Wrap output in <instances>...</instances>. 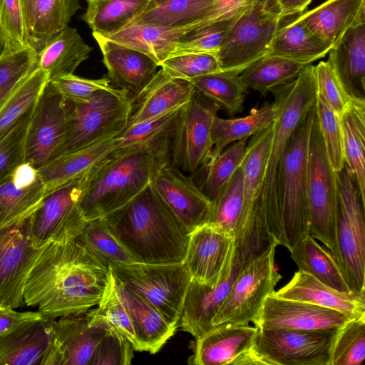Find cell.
I'll list each match as a JSON object with an SVG mask.
<instances>
[{"label": "cell", "mask_w": 365, "mask_h": 365, "mask_svg": "<svg viewBox=\"0 0 365 365\" xmlns=\"http://www.w3.org/2000/svg\"><path fill=\"white\" fill-rule=\"evenodd\" d=\"M338 329L257 327L252 349L261 365H329Z\"/></svg>", "instance_id": "13"}, {"label": "cell", "mask_w": 365, "mask_h": 365, "mask_svg": "<svg viewBox=\"0 0 365 365\" xmlns=\"http://www.w3.org/2000/svg\"><path fill=\"white\" fill-rule=\"evenodd\" d=\"M116 284L129 312L139 343V351L155 354L175 334L177 327L171 324L140 295L118 282Z\"/></svg>", "instance_id": "31"}, {"label": "cell", "mask_w": 365, "mask_h": 365, "mask_svg": "<svg viewBox=\"0 0 365 365\" xmlns=\"http://www.w3.org/2000/svg\"><path fill=\"white\" fill-rule=\"evenodd\" d=\"M118 135L102 139L81 149L57 157L37 170L46 195L78 178L108 157L118 148Z\"/></svg>", "instance_id": "28"}, {"label": "cell", "mask_w": 365, "mask_h": 365, "mask_svg": "<svg viewBox=\"0 0 365 365\" xmlns=\"http://www.w3.org/2000/svg\"><path fill=\"white\" fill-rule=\"evenodd\" d=\"M48 79L37 66L0 109V140L35 105Z\"/></svg>", "instance_id": "47"}, {"label": "cell", "mask_w": 365, "mask_h": 365, "mask_svg": "<svg viewBox=\"0 0 365 365\" xmlns=\"http://www.w3.org/2000/svg\"><path fill=\"white\" fill-rule=\"evenodd\" d=\"M51 336L41 365H91L107 330L83 313L49 319Z\"/></svg>", "instance_id": "18"}, {"label": "cell", "mask_w": 365, "mask_h": 365, "mask_svg": "<svg viewBox=\"0 0 365 365\" xmlns=\"http://www.w3.org/2000/svg\"><path fill=\"white\" fill-rule=\"evenodd\" d=\"M30 226L31 216L0 227V307L25 305L27 278L43 248L34 246Z\"/></svg>", "instance_id": "15"}, {"label": "cell", "mask_w": 365, "mask_h": 365, "mask_svg": "<svg viewBox=\"0 0 365 365\" xmlns=\"http://www.w3.org/2000/svg\"><path fill=\"white\" fill-rule=\"evenodd\" d=\"M328 53L327 62L346 94L365 101V21L351 26Z\"/></svg>", "instance_id": "25"}, {"label": "cell", "mask_w": 365, "mask_h": 365, "mask_svg": "<svg viewBox=\"0 0 365 365\" xmlns=\"http://www.w3.org/2000/svg\"><path fill=\"white\" fill-rule=\"evenodd\" d=\"M277 113L267 156L259 193V207L267 230L278 245H283L280 170L287 145L304 115L315 104L317 87L314 66L307 64L290 83L271 91Z\"/></svg>", "instance_id": "4"}, {"label": "cell", "mask_w": 365, "mask_h": 365, "mask_svg": "<svg viewBox=\"0 0 365 365\" xmlns=\"http://www.w3.org/2000/svg\"><path fill=\"white\" fill-rule=\"evenodd\" d=\"M232 270L212 287L191 279L185 297L180 327L195 338L212 328V320L222 304L242 267L255 256L237 253Z\"/></svg>", "instance_id": "23"}, {"label": "cell", "mask_w": 365, "mask_h": 365, "mask_svg": "<svg viewBox=\"0 0 365 365\" xmlns=\"http://www.w3.org/2000/svg\"><path fill=\"white\" fill-rule=\"evenodd\" d=\"M353 318L339 311L269 294L253 324L262 329H338Z\"/></svg>", "instance_id": "22"}, {"label": "cell", "mask_w": 365, "mask_h": 365, "mask_svg": "<svg viewBox=\"0 0 365 365\" xmlns=\"http://www.w3.org/2000/svg\"><path fill=\"white\" fill-rule=\"evenodd\" d=\"M181 108H174L125 128L118 135L117 149L135 146L165 137L172 138Z\"/></svg>", "instance_id": "52"}, {"label": "cell", "mask_w": 365, "mask_h": 365, "mask_svg": "<svg viewBox=\"0 0 365 365\" xmlns=\"http://www.w3.org/2000/svg\"><path fill=\"white\" fill-rule=\"evenodd\" d=\"M220 108L196 90L180 110L171 139L172 163L193 174L212 149L211 129Z\"/></svg>", "instance_id": "14"}, {"label": "cell", "mask_w": 365, "mask_h": 365, "mask_svg": "<svg viewBox=\"0 0 365 365\" xmlns=\"http://www.w3.org/2000/svg\"><path fill=\"white\" fill-rule=\"evenodd\" d=\"M63 101L66 135L53 159L119 135L126 128L131 115L130 97L125 89L101 90L84 102Z\"/></svg>", "instance_id": "5"}, {"label": "cell", "mask_w": 365, "mask_h": 365, "mask_svg": "<svg viewBox=\"0 0 365 365\" xmlns=\"http://www.w3.org/2000/svg\"><path fill=\"white\" fill-rule=\"evenodd\" d=\"M242 139L228 145L217 156L208 159L193 174L200 190L214 202L222 189L241 165L247 146Z\"/></svg>", "instance_id": "43"}, {"label": "cell", "mask_w": 365, "mask_h": 365, "mask_svg": "<svg viewBox=\"0 0 365 365\" xmlns=\"http://www.w3.org/2000/svg\"><path fill=\"white\" fill-rule=\"evenodd\" d=\"M94 167L46 195L31 215L30 232L34 247L41 248L51 242L73 241L81 235L88 222L79 202Z\"/></svg>", "instance_id": "12"}, {"label": "cell", "mask_w": 365, "mask_h": 365, "mask_svg": "<svg viewBox=\"0 0 365 365\" xmlns=\"http://www.w3.org/2000/svg\"><path fill=\"white\" fill-rule=\"evenodd\" d=\"M0 34L11 52L30 46L22 0H0Z\"/></svg>", "instance_id": "56"}, {"label": "cell", "mask_w": 365, "mask_h": 365, "mask_svg": "<svg viewBox=\"0 0 365 365\" xmlns=\"http://www.w3.org/2000/svg\"><path fill=\"white\" fill-rule=\"evenodd\" d=\"M46 195L40 176L35 182L26 183L11 174L0 183V227L30 217Z\"/></svg>", "instance_id": "39"}, {"label": "cell", "mask_w": 365, "mask_h": 365, "mask_svg": "<svg viewBox=\"0 0 365 365\" xmlns=\"http://www.w3.org/2000/svg\"><path fill=\"white\" fill-rule=\"evenodd\" d=\"M50 336L49 319L44 317L1 335L0 365H41Z\"/></svg>", "instance_id": "30"}, {"label": "cell", "mask_w": 365, "mask_h": 365, "mask_svg": "<svg viewBox=\"0 0 365 365\" xmlns=\"http://www.w3.org/2000/svg\"><path fill=\"white\" fill-rule=\"evenodd\" d=\"M195 91L189 81L172 78L160 68L140 93L130 97L132 110L126 128L182 106Z\"/></svg>", "instance_id": "26"}, {"label": "cell", "mask_w": 365, "mask_h": 365, "mask_svg": "<svg viewBox=\"0 0 365 365\" xmlns=\"http://www.w3.org/2000/svg\"><path fill=\"white\" fill-rule=\"evenodd\" d=\"M298 19L332 47L351 26L365 21V0H328Z\"/></svg>", "instance_id": "29"}, {"label": "cell", "mask_w": 365, "mask_h": 365, "mask_svg": "<svg viewBox=\"0 0 365 365\" xmlns=\"http://www.w3.org/2000/svg\"><path fill=\"white\" fill-rule=\"evenodd\" d=\"M216 0H150L130 23L179 28L192 26L212 11ZM190 29V30H191Z\"/></svg>", "instance_id": "34"}, {"label": "cell", "mask_w": 365, "mask_h": 365, "mask_svg": "<svg viewBox=\"0 0 365 365\" xmlns=\"http://www.w3.org/2000/svg\"><path fill=\"white\" fill-rule=\"evenodd\" d=\"M331 48L297 17L283 26H279L268 54L309 64L324 57Z\"/></svg>", "instance_id": "35"}, {"label": "cell", "mask_w": 365, "mask_h": 365, "mask_svg": "<svg viewBox=\"0 0 365 365\" xmlns=\"http://www.w3.org/2000/svg\"><path fill=\"white\" fill-rule=\"evenodd\" d=\"M243 201V165L232 175L213 202L208 224L235 236L238 228Z\"/></svg>", "instance_id": "48"}, {"label": "cell", "mask_w": 365, "mask_h": 365, "mask_svg": "<svg viewBox=\"0 0 365 365\" xmlns=\"http://www.w3.org/2000/svg\"><path fill=\"white\" fill-rule=\"evenodd\" d=\"M237 17L238 16L213 22L188 31L178 39L171 56L188 53L216 55L227 33Z\"/></svg>", "instance_id": "53"}, {"label": "cell", "mask_w": 365, "mask_h": 365, "mask_svg": "<svg viewBox=\"0 0 365 365\" xmlns=\"http://www.w3.org/2000/svg\"><path fill=\"white\" fill-rule=\"evenodd\" d=\"M86 1H91V0H86Z\"/></svg>", "instance_id": "64"}, {"label": "cell", "mask_w": 365, "mask_h": 365, "mask_svg": "<svg viewBox=\"0 0 365 365\" xmlns=\"http://www.w3.org/2000/svg\"><path fill=\"white\" fill-rule=\"evenodd\" d=\"M134 350L128 339L113 330L107 329L94 353L91 365L130 364Z\"/></svg>", "instance_id": "58"}, {"label": "cell", "mask_w": 365, "mask_h": 365, "mask_svg": "<svg viewBox=\"0 0 365 365\" xmlns=\"http://www.w3.org/2000/svg\"><path fill=\"white\" fill-rule=\"evenodd\" d=\"M48 82L64 99L78 102L86 101L98 91L111 88L108 77L88 79L73 73L53 78Z\"/></svg>", "instance_id": "57"}, {"label": "cell", "mask_w": 365, "mask_h": 365, "mask_svg": "<svg viewBox=\"0 0 365 365\" xmlns=\"http://www.w3.org/2000/svg\"><path fill=\"white\" fill-rule=\"evenodd\" d=\"M314 71L318 91L325 98L331 108L341 116L352 99L346 94L327 61H321L314 66Z\"/></svg>", "instance_id": "59"}, {"label": "cell", "mask_w": 365, "mask_h": 365, "mask_svg": "<svg viewBox=\"0 0 365 365\" xmlns=\"http://www.w3.org/2000/svg\"><path fill=\"white\" fill-rule=\"evenodd\" d=\"M365 359V313L351 318L336 331L329 365H361Z\"/></svg>", "instance_id": "49"}, {"label": "cell", "mask_w": 365, "mask_h": 365, "mask_svg": "<svg viewBox=\"0 0 365 365\" xmlns=\"http://www.w3.org/2000/svg\"><path fill=\"white\" fill-rule=\"evenodd\" d=\"M289 252L299 270L336 290L352 292L330 252L319 245L309 234Z\"/></svg>", "instance_id": "40"}, {"label": "cell", "mask_w": 365, "mask_h": 365, "mask_svg": "<svg viewBox=\"0 0 365 365\" xmlns=\"http://www.w3.org/2000/svg\"><path fill=\"white\" fill-rule=\"evenodd\" d=\"M276 296L334 309L355 317L365 313V296L336 290L299 269Z\"/></svg>", "instance_id": "27"}, {"label": "cell", "mask_w": 365, "mask_h": 365, "mask_svg": "<svg viewBox=\"0 0 365 365\" xmlns=\"http://www.w3.org/2000/svg\"><path fill=\"white\" fill-rule=\"evenodd\" d=\"M312 0H277L282 19L302 13Z\"/></svg>", "instance_id": "61"}, {"label": "cell", "mask_w": 365, "mask_h": 365, "mask_svg": "<svg viewBox=\"0 0 365 365\" xmlns=\"http://www.w3.org/2000/svg\"><path fill=\"white\" fill-rule=\"evenodd\" d=\"M234 237L206 223L190 232L185 258L191 279L215 287L232 269Z\"/></svg>", "instance_id": "19"}, {"label": "cell", "mask_w": 365, "mask_h": 365, "mask_svg": "<svg viewBox=\"0 0 365 365\" xmlns=\"http://www.w3.org/2000/svg\"><path fill=\"white\" fill-rule=\"evenodd\" d=\"M315 110L328 158L334 170L338 173L345 164L341 116L331 108L318 90Z\"/></svg>", "instance_id": "51"}, {"label": "cell", "mask_w": 365, "mask_h": 365, "mask_svg": "<svg viewBox=\"0 0 365 365\" xmlns=\"http://www.w3.org/2000/svg\"><path fill=\"white\" fill-rule=\"evenodd\" d=\"M103 218L136 262H184L190 230L150 185L125 207Z\"/></svg>", "instance_id": "3"}, {"label": "cell", "mask_w": 365, "mask_h": 365, "mask_svg": "<svg viewBox=\"0 0 365 365\" xmlns=\"http://www.w3.org/2000/svg\"><path fill=\"white\" fill-rule=\"evenodd\" d=\"M337 264L351 292L365 296V201L346 163L337 173Z\"/></svg>", "instance_id": "9"}, {"label": "cell", "mask_w": 365, "mask_h": 365, "mask_svg": "<svg viewBox=\"0 0 365 365\" xmlns=\"http://www.w3.org/2000/svg\"><path fill=\"white\" fill-rule=\"evenodd\" d=\"M282 19L277 0H254L232 24L216 54L222 70L238 75L267 56Z\"/></svg>", "instance_id": "8"}, {"label": "cell", "mask_w": 365, "mask_h": 365, "mask_svg": "<svg viewBox=\"0 0 365 365\" xmlns=\"http://www.w3.org/2000/svg\"><path fill=\"white\" fill-rule=\"evenodd\" d=\"M255 326L225 324L195 338L190 364L196 365H261L252 344Z\"/></svg>", "instance_id": "21"}, {"label": "cell", "mask_w": 365, "mask_h": 365, "mask_svg": "<svg viewBox=\"0 0 365 365\" xmlns=\"http://www.w3.org/2000/svg\"><path fill=\"white\" fill-rule=\"evenodd\" d=\"M150 0H91L82 16L92 29L103 36L116 33L140 15Z\"/></svg>", "instance_id": "42"}, {"label": "cell", "mask_w": 365, "mask_h": 365, "mask_svg": "<svg viewBox=\"0 0 365 365\" xmlns=\"http://www.w3.org/2000/svg\"><path fill=\"white\" fill-rule=\"evenodd\" d=\"M277 244L248 260L239 272L222 304L212 320V327L247 325L257 319L264 299L282 279L274 264Z\"/></svg>", "instance_id": "11"}, {"label": "cell", "mask_w": 365, "mask_h": 365, "mask_svg": "<svg viewBox=\"0 0 365 365\" xmlns=\"http://www.w3.org/2000/svg\"><path fill=\"white\" fill-rule=\"evenodd\" d=\"M190 30V26L171 28L130 23L119 31L104 37L145 53L160 66L173 54L178 39Z\"/></svg>", "instance_id": "32"}, {"label": "cell", "mask_w": 365, "mask_h": 365, "mask_svg": "<svg viewBox=\"0 0 365 365\" xmlns=\"http://www.w3.org/2000/svg\"><path fill=\"white\" fill-rule=\"evenodd\" d=\"M344 162L365 201V101L352 100L341 115Z\"/></svg>", "instance_id": "38"}, {"label": "cell", "mask_w": 365, "mask_h": 365, "mask_svg": "<svg viewBox=\"0 0 365 365\" xmlns=\"http://www.w3.org/2000/svg\"><path fill=\"white\" fill-rule=\"evenodd\" d=\"M91 50L75 28L67 26L38 52V66L46 73L48 81L73 74Z\"/></svg>", "instance_id": "33"}, {"label": "cell", "mask_w": 365, "mask_h": 365, "mask_svg": "<svg viewBox=\"0 0 365 365\" xmlns=\"http://www.w3.org/2000/svg\"><path fill=\"white\" fill-rule=\"evenodd\" d=\"M307 65L268 54L241 71L238 74V79L247 90L250 88L264 95L294 81Z\"/></svg>", "instance_id": "41"}, {"label": "cell", "mask_w": 365, "mask_h": 365, "mask_svg": "<svg viewBox=\"0 0 365 365\" xmlns=\"http://www.w3.org/2000/svg\"><path fill=\"white\" fill-rule=\"evenodd\" d=\"M66 130L63 98L48 81L35 103L29 122L26 163L38 170L53 160L64 140Z\"/></svg>", "instance_id": "17"}, {"label": "cell", "mask_w": 365, "mask_h": 365, "mask_svg": "<svg viewBox=\"0 0 365 365\" xmlns=\"http://www.w3.org/2000/svg\"><path fill=\"white\" fill-rule=\"evenodd\" d=\"M96 309H90V322L106 330H113L128 339L135 351L139 343L132 320L119 292L114 277L110 270L108 284Z\"/></svg>", "instance_id": "44"}, {"label": "cell", "mask_w": 365, "mask_h": 365, "mask_svg": "<svg viewBox=\"0 0 365 365\" xmlns=\"http://www.w3.org/2000/svg\"><path fill=\"white\" fill-rule=\"evenodd\" d=\"M75 240L107 267L136 262L103 217L89 221Z\"/></svg>", "instance_id": "46"}, {"label": "cell", "mask_w": 365, "mask_h": 365, "mask_svg": "<svg viewBox=\"0 0 365 365\" xmlns=\"http://www.w3.org/2000/svg\"><path fill=\"white\" fill-rule=\"evenodd\" d=\"M11 52L6 41L4 38V36L0 34V58L2 57L6 53Z\"/></svg>", "instance_id": "63"}, {"label": "cell", "mask_w": 365, "mask_h": 365, "mask_svg": "<svg viewBox=\"0 0 365 365\" xmlns=\"http://www.w3.org/2000/svg\"><path fill=\"white\" fill-rule=\"evenodd\" d=\"M34 106L0 140V183L26 163V138Z\"/></svg>", "instance_id": "54"}, {"label": "cell", "mask_w": 365, "mask_h": 365, "mask_svg": "<svg viewBox=\"0 0 365 365\" xmlns=\"http://www.w3.org/2000/svg\"><path fill=\"white\" fill-rule=\"evenodd\" d=\"M37 66L38 51L31 46L0 58V109Z\"/></svg>", "instance_id": "50"}, {"label": "cell", "mask_w": 365, "mask_h": 365, "mask_svg": "<svg viewBox=\"0 0 365 365\" xmlns=\"http://www.w3.org/2000/svg\"><path fill=\"white\" fill-rule=\"evenodd\" d=\"M160 66L169 76L187 81L222 71L216 55L205 53L171 56Z\"/></svg>", "instance_id": "55"}, {"label": "cell", "mask_w": 365, "mask_h": 365, "mask_svg": "<svg viewBox=\"0 0 365 365\" xmlns=\"http://www.w3.org/2000/svg\"><path fill=\"white\" fill-rule=\"evenodd\" d=\"M189 81L197 92L230 115H235L243 110L247 90L240 83L237 74L221 71L196 77Z\"/></svg>", "instance_id": "45"}, {"label": "cell", "mask_w": 365, "mask_h": 365, "mask_svg": "<svg viewBox=\"0 0 365 365\" xmlns=\"http://www.w3.org/2000/svg\"><path fill=\"white\" fill-rule=\"evenodd\" d=\"M272 123L252 135L246 146L242 161V210L238 228L234 236L236 242L272 238L259 207L262 180L272 138Z\"/></svg>", "instance_id": "16"}, {"label": "cell", "mask_w": 365, "mask_h": 365, "mask_svg": "<svg viewBox=\"0 0 365 365\" xmlns=\"http://www.w3.org/2000/svg\"><path fill=\"white\" fill-rule=\"evenodd\" d=\"M110 276L76 240L43 247L25 285L24 302L48 319L83 313L101 300Z\"/></svg>", "instance_id": "1"}, {"label": "cell", "mask_w": 365, "mask_h": 365, "mask_svg": "<svg viewBox=\"0 0 365 365\" xmlns=\"http://www.w3.org/2000/svg\"><path fill=\"white\" fill-rule=\"evenodd\" d=\"M171 137L115 149L92 170L79 205L86 220L104 217L128 205L171 160Z\"/></svg>", "instance_id": "2"}, {"label": "cell", "mask_w": 365, "mask_h": 365, "mask_svg": "<svg viewBox=\"0 0 365 365\" xmlns=\"http://www.w3.org/2000/svg\"><path fill=\"white\" fill-rule=\"evenodd\" d=\"M108 70V78L117 87L140 93L157 72L158 63L145 53L93 32Z\"/></svg>", "instance_id": "24"}, {"label": "cell", "mask_w": 365, "mask_h": 365, "mask_svg": "<svg viewBox=\"0 0 365 365\" xmlns=\"http://www.w3.org/2000/svg\"><path fill=\"white\" fill-rule=\"evenodd\" d=\"M116 282L140 295L178 327L191 276L184 262H132L108 267Z\"/></svg>", "instance_id": "10"}, {"label": "cell", "mask_w": 365, "mask_h": 365, "mask_svg": "<svg viewBox=\"0 0 365 365\" xmlns=\"http://www.w3.org/2000/svg\"><path fill=\"white\" fill-rule=\"evenodd\" d=\"M315 115L314 104L290 137L281 164L282 246L289 251L309 234L307 171L309 135Z\"/></svg>", "instance_id": "6"}, {"label": "cell", "mask_w": 365, "mask_h": 365, "mask_svg": "<svg viewBox=\"0 0 365 365\" xmlns=\"http://www.w3.org/2000/svg\"><path fill=\"white\" fill-rule=\"evenodd\" d=\"M43 317L39 312H19L10 307H0V336L13 331L24 323Z\"/></svg>", "instance_id": "60"}, {"label": "cell", "mask_w": 365, "mask_h": 365, "mask_svg": "<svg viewBox=\"0 0 365 365\" xmlns=\"http://www.w3.org/2000/svg\"><path fill=\"white\" fill-rule=\"evenodd\" d=\"M307 199L309 233L327 247L337 263V173L330 164L316 115L309 141Z\"/></svg>", "instance_id": "7"}, {"label": "cell", "mask_w": 365, "mask_h": 365, "mask_svg": "<svg viewBox=\"0 0 365 365\" xmlns=\"http://www.w3.org/2000/svg\"><path fill=\"white\" fill-rule=\"evenodd\" d=\"M150 186L190 232L209 222L213 202L171 162L155 172Z\"/></svg>", "instance_id": "20"}, {"label": "cell", "mask_w": 365, "mask_h": 365, "mask_svg": "<svg viewBox=\"0 0 365 365\" xmlns=\"http://www.w3.org/2000/svg\"><path fill=\"white\" fill-rule=\"evenodd\" d=\"M277 113V107L274 101L265 103L259 108H252L245 117L224 119L217 115L211 129L212 149L208 159L217 156L232 143L247 139L269 126L275 120Z\"/></svg>", "instance_id": "37"}, {"label": "cell", "mask_w": 365, "mask_h": 365, "mask_svg": "<svg viewBox=\"0 0 365 365\" xmlns=\"http://www.w3.org/2000/svg\"><path fill=\"white\" fill-rule=\"evenodd\" d=\"M35 1L36 0H22L27 26L32 13Z\"/></svg>", "instance_id": "62"}, {"label": "cell", "mask_w": 365, "mask_h": 365, "mask_svg": "<svg viewBox=\"0 0 365 365\" xmlns=\"http://www.w3.org/2000/svg\"><path fill=\"white\" fill-rule=\"evenodd\" d=\"M80 8L79 0H36L27 26L30 46L38 52Z\"/></svg>", "instance_id": "36"}]
</instances>
